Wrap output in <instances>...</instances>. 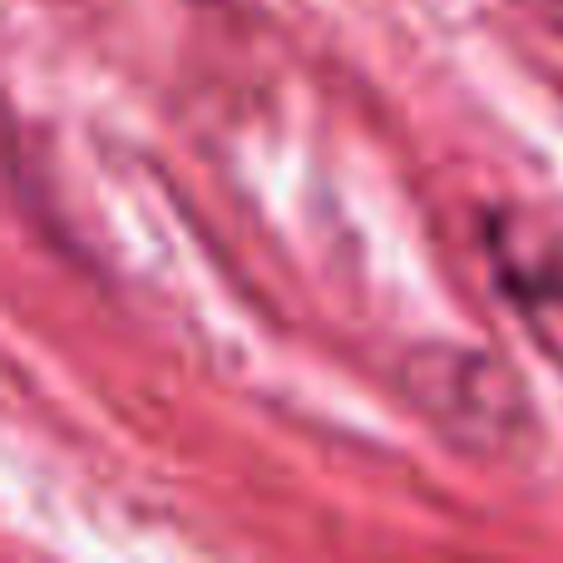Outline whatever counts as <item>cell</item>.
<instances>
[{
	"label": "cell",
	"mask_w": 563,
	"mask_h": 563,
	"mask_svg": "<svg viewBox=\"0 0 563 563\" xmlns=\"http://www.w3.org/2000/svg\"><path fill=\"white\" fill-rule=\"evenodd\" d=\"M489 257L509 307L525 317L539 346L563 361V243L534 238L525 223H509L489 243Z\"/></svg>",
	"instance_id": "cell-1"
}]
</instances>
